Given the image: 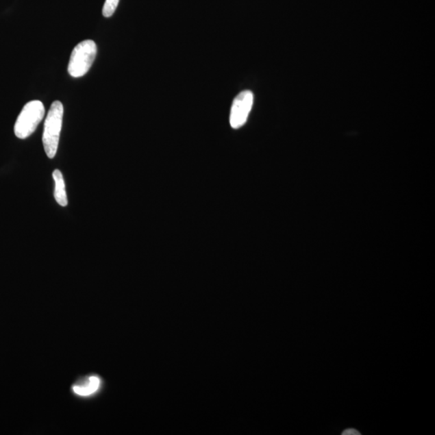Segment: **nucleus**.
<instances>
[{
  "label": "nucleus",
  "instance_id": "nucleus-4",
  "mask_svg": "<svg viewBox=\"0 0 435 435\" xmlns=\"http://www.w3.org/2000/svg\"><path fill=\"white\" fill-rule=\"evenodd\" d=\"M254 96L250 90L242 91L233 101L230 114V125L234 128L245 125L253 106Z\"/></svg>",
  "mask_w": 435,
  "mask_h": 435
},
{
  "label": "nucleus",
  "instance_id": "nucleus-3",
  "mask_svg": "<svg viewBox=\"0 0 435 435\" xmlns=\"http://www.w3.org/2000/svg\"><path fill=\"white\" fill-rule=\"evenodd\" d=\"M45 110L44 104L39 100L27 103L18 116L14 132L20 139H26L36 131L42 121Z\"/></svg>",
  "mask_w": 435,
  "mask_h": 435
},
{
  "label": "nucleus",
  "instance_id": "nucleus-1",
  "mask_svg": "<svg viewBox=\"0 0 435 435\" xmlns=\"http://www.w3.org/2000/svg\"><path fill=\"white\" fill-rule=\"evenodd\" d=\"M64 108L60 101H55L50 107L45 121L42 137L44 149L47 157L53 159L57 154L62 126Z\"/></svg>",
  "mask_w": 435,
  "mask_h": 435
},
{
  "label": "nucleus",
  "instance_id": "nucleus-6",
  "mask_svg": "<svg viewBox=\"0 0 435 435\" xmlns=\"http://www.w3.org/2000/svg\"><path fill=\"white\" fill-rule=\"evenodd\" d=\"M100 386V379L98 377H90L86 382L76 384L73 389L77 395L89 396L98 390Z\"/></svg>",
  "mask_w": 435,
  "mask_h": 435
},
{
  "label": "nucleus",
  "instance_id": "nucleus-8",
  "mask_svg": "<svg viewBox=\"0 0 435 435\" xmlns=\"http://www.w3.org/2000/svg\"><path fill=\"white\" fill-rule=\"evenodd\" d=\"M343 435H356V434H360V433H359L358 432H357L356 430L355 429H348L346 430L345 432L343 433Z\"/></svg>",
  "mask_w": 435,
  "mask_h": 435
},
{
  "label": "nucleus",
  "instance_id": "nucleus-5",
  "mask_svg": "<svg viewBox=\"0 0 435 435\" xmlns=\"http://www.w3.org/2000/svg\"><path fill=\"white\" fill-rule=\"evenodd\" d=\"M53 177L55 182L54 198L62 207H66L68 200L62 173L56 169L53 173Z\"/></svg>",
  "mask_w": 435,
  "mask_h": 435
},
{
  "label": "nucleus",
  "instance_id": "nucleus-2",
  "mask_svg": "<svg viewBox=\"0 0 435 435\" xmlns=\"http://www.w3.org/2000/svg\"><path fill=\"white\" fill-rule=\"evenodd\" d=\"M97 55V45L94 40H86L77 44L73 49L68 72L73 77L84 76L90 71Z\"/></svg>",
  "mask_w": 435,
  "mask_h": 435
},
{
  "label": "nucleus",
  "instance_id": "nucleus-7",
  "mask_svg": "<svg viewBox=\"0 0 435 435\" xmlns=\"http://www.w3.org/2000/svg\"><path fill=\"white\" fill-rule=\"evenodd\" d=\"M120 0H106L103 8V15L104 17H111L119 5Z\"/></svg>",
  "mask_w": 435,
  "mask_h": 435
}]
</instances>
